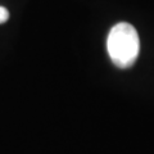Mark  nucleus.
I'll return each instance as SVG.
<instances>
[{
    "label": "nucleus",
    "instance_id": "f03ea898",
    "mask_svg": "<svg viewBox=\"0 0 154 154\" xmlns=\"http://www.w3.org/2000/svg\"><path fill=\"white\" fill-rule=\"evenodd\" d=\"M8 19H9V12L7 11V8L0 7V25L5 23Z\"/></svg>",
    "mask_w": 154,
    "mask_h": 154
},
{
    "label": "nucleus",
    "instance_id": "f257e3e1",
    "mask_svg": "<svg viewBox=\"0 0 154 154\" xmlns=\"http://www.w3.org/2000/svg\"><path fill=\"white\" fill-rule=\"evenodd\" d=\"M107 50L116 67L126 69L134 66L140 50V40L135 27L127 22L113 26L108 35Z\"/></svg>",
    "mask_w": 154,
    "mask_h": 154
}]
</instances>
